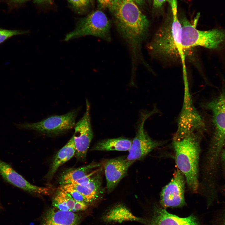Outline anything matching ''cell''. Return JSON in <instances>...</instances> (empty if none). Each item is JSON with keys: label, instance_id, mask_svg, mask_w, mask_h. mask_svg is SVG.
Here are the masks:
<instances>
[{"label": "cell", "instance_id": "obj_20", "mask_svg": "<svg viewBox=\"0 0 225 225\" xmlns=\"http://www.w3.org/2000/svg\"><path fill=\"white\" fill-rule=\"evenodd\" d=\"M58 189L68 193L76 201L89 204L87 199L84 196L76 190L70 187L68 184L62 185Z\"/></svg>", "mask_w": 225, "mask_h": 225}, {"label": "cell", "instance_id": "obj_18", "mask_svg": "<svg viewBox=\"0 0 225 225\" xmlns=\"http://www.w3.org/2000/svg\"><path fill=\"white\" fill-rule=\"evenodd\" d=\"M100 166L99 163L92 162L82 167L70 170L61 177L60 183L62 185L73 183Z\"/></svg>", "mask_w": 225, "mask_h": 225}, {"label": "cell", "instance_id": "obj_25", "mask_svg": "<svg viewBox=\"0 0 225 225\" xmlns=\"http://www.w3.org/2000/svg\"><path fill=\"white\" fill-rule=\"evenodd\" d=\"M137 5H141L144 3V0H132Z\"/></svg>", "mask_w": 225, "mask_h": 225}, {"label": "cell", "instance_id": "obj_8", "mask_svg": "<svg viewBox=\"0 0 225 225\" xmlns=\"http://www.w3.org/2000/svg\"><path fill=\"white\" fill-rule=\"evenodd\" d=\"M76 110L65 114L52 116L40 121L19 125L23 128L36 131L47 135H56L65 132L74 127Z\"/></svg>", "mask_w": 225, "mask_h": 225}, {"label": "cell", "instance_id": "obj_27", "mask_svg": "<svg viewBox=\"0 0 225 225\" xmlns=\"http://www.w3.org/2000/svg\"><path fill=\"white\" fill-rule=\"evenodd\" d=\"M221 225H225V211L222 216Z\"/></svg>", "mask_w": 225, "mask_h": 225}, {"label": "cell", "instance_id": "obj_12", "mask_svg": "<svg viewBox=\"0 0 225 225\" xmlns=\"http://www.w3.org/2000/svg\"><path fill=\"white\" fill-rule=\"evenodd\" d=\"M134 162L125 158L108 159L103 162L108 192H112L127 174L128 168Z\"/></svg>", "mask_w": 225, "mask_h": 225}, {"label": "cell", "instance_id": "obj_7", "mask_svg": "<svg viewBox=\"0 0 225 225\" xmlns=\"http://www.w3.org/2000/svg\"><path fill=\"white\" fill-rule=\"evenodd\" d=\"M156 112V108L150 112H142L138 124L135 136L132 141L129 154L126 159L134 162L144 158L153 150L166 143L165 141L157 140L152 138L146 132L144 124L146 120Z\"/></svg>", "mask_w": 225, "mask_h": 225}, {"label": "cell", "instance_id": "obj_9", "mask_svg": "<svg viewBox=\"0 0 225 225\" xmlns=\"http://www.w3.org/2000/svg\"><path fill=\"white\" fill-rule=\"evenodd\" d=\"M185 177L178 169L171 181L162 189L160 194V203L164 208H178L186 205L185 199Z\"/></svg>", "mask_w": 225, "mask_h": 225}, {"label": "cell", "instance_id": "obj_10", "mask_svg": "<svg viewBox=\"0 0 225 225\" xmlns=\"http://www.w3.org/2000/svg\"><path fill=\"white\" fill-rule=\"evenodd\" d=\"M90 105L86 100V111L80 119L75 124L72 136L76 150L75 155L79 160L86 157L90 144L93 137L91 123Z\"/></svg>", "mask_w": 225, "mask_h": 225}, {"label": "cell", "instance_id": "obj_33", "mask_svg": "<svg viewBox=\"0 0 225 225\" xmlns=\"http://www.w3.org/2000/svg\"><path fill=\"white\" fill-rule=\"evenodd\" d=\"M91 0V1L92 0Z\"/></svg>", "mask_w": 225, "mask_h": 225}, {"label": "cell", "instance_id": "obj_15", "mask_svg": "<svg viewBox=\"0 0 225 225\" xmlns=\"http://www.w3.org/2000/svg\"><path fill=\"white\" fill-rule=\"evenodd\" d=\"M76 148L72 137L56 154L51 165L46 178L50 179L59 167L73 157L75 154Z\"/></svg>", "mask_w": 225, "mask_h": 225}, {"label": "cell", "instance_id": "obj_6", "mask_svg": "<svg viewBox=\"0 0 225 225\" xmlns=\"http://www.w3.org/2000/svg\"><path fill=\"white\" fill-rule=\"evenodd\" d=\"M110 22L106 15L102 11H94L81 20L76 28L68 33L65 41L86 35H92L110 41Z\"/></svg>", "mask_w": 225, "mask_h": 225}, {"label": "cell", "instance_id": "obj_32", "mask_svg": "<svg viewBox=\"0 0 225 225\" xmlns=\"http://www.w3.org/2000/svg\"><path fill=\"white\" fill-rule=\"evenodd\" d=\"M224 146H225V142H224ZM224 151H225V150Z\"/></svg>", "mask_w": 225, "mask_h": 225}, {"label": "cell", "instance_id": "obj_14", "mask_svg": "<svg viewBox=\"0 0 225 225\" xmlns=\"http://www.w3.org/2000/svg\"><path fill=\"white\" fill-rule=\"evenodd\" d=\"M80 220V216L74 212L53 207L45 214L42 225H78Z\"/></svg>", "mask_w": 225, "mask_h": 225}, {"label": "cell", "instance_id": "obj_29", "mask_svg": "<svg viewBox=\"0 0 225 225\" xmlns=\"http://www.w3.org/2000/svg\"><path fill=\"white\" fill-rule=\"evenodd\" d=\"M222 158H223L225 169V151H224L223 154L222 153Z\"/></svg>", "mask_w": 225, "mask_h": 225}, {"label": "cell", "instance_id": "obj_16", "mask_svg": "<svg viewBox=\"0 0 225 225\" xmlns=\"http://www.w3.org/2000/svg\"><path fill=\"white\" fill-rule=\"evenodd\" d=\"M67 184L84 196L87 199L88 204L92 203L97 200L102 193L101 179L100 173L85 185H79L74 184Z\"/></svg>", "mask_w": 225, "mask_h": 225}, {"label": "cell", "instance_id": "obj_5", "mask_svg": "<svg viewBox=\"0 0 225 225\" xmlns=\"http://www.w3.org/2000/svg\"><path fill=\"white\" fill-rule=\"evenodd\" d=\"M182 28V44L187 52H191L196 46L218 49L225 43V31L218 29L208 31L197 29L196 24L193 25L186 18L180 21Z\"/></svg>", "mask_w": 225, "mask_h": 225}, {"label": "cell", "instance_id": "obj_22", "mask_svg": "<svg viewBox=\"0 0 225 225\" xmlns=\"http://www.w3.org/2000/svg\"><path fill=\"white\" fill-rule=\"evenodd\" d=\"M75 7L81 8L88 6L91 0H68Z\"/></svg>", "mask_w": 225, "mask_h": 225}, {"label": "cell", "instance_id": "obj_1", "mask_svg": "<svg viewBox=\"0 0 225 225\" xmlns=\"http://www.w3.org/2000/svg\"><path fill=\"white\" fill-rule=\"evenodd\" d=\"M108 8L118 33L130 50L132 62H136L148 33V20L132 0H112Z\"/></svg>", "mask_w": 225, "mask_h": 225}, {"label": "cell", "instance_id": "obj_26", "mask_svg": "<svg viewBox=\"0 0 225 225\" xmlns=\"http://www.w3.org/2000/svg\"><path fill=\"white\" fill-rule=\"evenodd\" d=\"M37 3H41L42 2H48L51 3V0H34Z\"/></svg>", "mask_w": 225, "mask_h": 225}, {"label": "cell", "instance_id": "obj_28", "mask_svg": "<svg viewBox=\"0 0 225 225\" xmlns=\"http://www.w3.org/2000/svg\"><path fill=\"white\" fill-rule=\"evenodd\" d=\"M10 1L14 2H20L25 1L27 0H9Z\"/></svg>", "mask_w": 225, "mask_h": 225}, {"label": "cell", "instance_id": "obj_13", "mask_svg": "<svg viewBox=\"0 0 225 225\" xmlns=\"http://www.w3.org/2000/svg\"><path fill=\"white\" fill-rule=\"evenodd\" d=\"M148 225H201L195 216L181 218L168 212L164 208L155 206Z\"/></svg>", "mask_w": 225, "mask_h": 225}, {"label": "cell", "instance_id": "obj_31", "mask_svg": "<svg viewBox=\"0 0 225 225\" xmlns=\"http://www.w3.org/2000/svg\"><path fill=\"white\" fill-rule=\"evenodd\" d=\"M1 208V204H0V208Z\"/></svg>", "mask_w": 225, "mask_h": 225}, {"label": "cell", "instance_id": "obj_24", "mask_svg": "<svg viewBox=\"0 0 225 225\" xmlns=\"http://www.w3.org/2000/svg\"><path fill=\"white\" fill-rule=\"evenodd\" d=\"M169 0H153V5L155 8H159L162 6L163 3L166 2H169Z\"/></svg>", "mask_w": 225, "mask_h": 225}, {"label": "cell", "instance_id": "obj_30", "mask_svg": "<svg viewBox=\"0 0 225 225\" xmlns=\"http://www.w3.org/2000/svg\"><path fill=\"white\" fill-rule=\"evenodd\" d=\"M223 188L225 189V185H224V186L223 187Z\"/></svg>", "mask_w": 225, "mask_h": 225}, {"label": "cell", "instance_id": "obj_23", "mask_svg": "<svg viewBox=\"0 0 225 225\" xmlns=\"http://www.w3.org/2000/svg\"><path fill=\"white\" fill-rule=\"evenodd\" d=\"M102 8H108L111 5L112 0H98Z\"/></svg>", "mask_w": 225, "mask_h": 225}, {"label": "cell", "instance_id": "obj_4", "mask_svg": "<svg viewBox=\"0 0 225 225\" xmlns=\"http://www.w3.org/2000/svg\"><path fill=\"white\" fill-rule=\"evenodd\" d=\"M205 108L212 113L214 132L207 152L203 168L208 173L218 172L219 160L225 142V93L208 102Z\"/></svg>", "mask_w": 225, "mask_h": 225}, {"label": "cell", "instance_id": "obj_3", "mask_svg": "<svg viewBox=\"0 0 225 225\" xmlns=\"http://www.w3.org/2000/svg\"><path fill=\"white\" fill-rule=\"evenodd\" d=\"M172 14L171 22L161 28L148 45L150 52L157 56L178 60L191 52L185 51L182 44V28L177 15V0H170Z\"/></svg>", "mask_w": 225, "mask_h": 225}, {"label": "cell", "instance_id": "obj_11", "mask_svg": "<svg viewBox=\"0 0 225 225\" xmlns=\"http://www.w3.org/2000/svg\"><path fill=\"white\" fill-rule=\"evenodd\" d=\"M0 174L8 183L31 194L48 195L53 190L50 188L39 187L31 184L15 171L10 164L0 160Z\"/></svg>", "mask_w": 225, "mask_h": 225}, {"label": "cell", "instance_id": "obj_21", "mask_svg": "<svg viewBox=\"0 0 225 225\" xmlns=\"http://www.w3.org/2000/svg\"><path fill=\"white\" fill-rule=\"evenodd\" d=\"M28 31L21 30H8L0 28V44L7 39L14 36L26 34Z\"/></svg>", "mask_w": 225, "mask_h": 225}, {"label": "cell", "instance_id": "obj_17", "mask_svg": "<svg viewBox=\"0 0 225 225\" xmlns=\"http://www.w3.org/2000/svg\"><path fill=\"white\" fill-rule=\"evenodd\" d=\"M132 143L130 139L123 137L105 139L97 142L92 147V151H127Z\"/></svg>", "mask_w": 225, "mask_h": 225}, {"label": "cell", "instance_id": "obj_19", "mask_svg": "<svg viewBox=\"0 0 225 225\" xmlns=\"http://www.w3.org/2000/svg\"><path fill=\"white\" fill-rule=\"evenodd\" d=\"M104 218V220L107 222H122L125 221L132 220L144 222L142 219L134 216L125 207L121 205L112 209Z\"/></svg>", "mask_w": 225, "mask_h": 225}, {"label": "cell", "instance_id": "obj_2", "mask_svg": "<svg viewBox=\"0 0 225 225\" xmlns=\"http://www.w3.org/2000/svg\"><path fill=\"white\" fill-rule=\"evenodd\" d=\"M200 137L194 132L174 135L172 142L178 169L184 175L189 190L194 193L198 192L200 185Z\"/></svg>", "mask_w": 225, "mask_h": 225}]
</instances>
